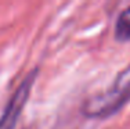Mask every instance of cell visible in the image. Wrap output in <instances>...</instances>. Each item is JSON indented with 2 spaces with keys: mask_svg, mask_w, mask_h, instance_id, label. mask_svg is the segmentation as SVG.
I'll use <instances>...</instances> for the list:
<instances>
[{
  "mask_svg": "<svg viewBox=\"0 0 130 129\" xmlns=\"http://www.w3.org/2000/svg\"><path fill=\"white\" fill-rule=\"evenodd\" d=\"M129 101L130 65L116 76L113 83L108 89L86 99L82 106V112L89 118H108V117L116 114Z\"/></svg>",
  "mask_w": 130,
  "mask_h": 129,
  "instance_id": "1",
  "label": "cell"
},
{
  "mask_svg": "<svg viewBox=\"0 0 130 129\" xmlns=\"http://www.w3.org/2000/svg\"><path fill=\"white\" fill-rule=\"evenodd\" d=\"M36 76H38V69H33L22 79V82L18 85V88L10 96L4 110H3V114L0 117V129H15L18 119L22 114L24 107L26 106L28 99L30 96Z\"/></svg>",
  "mask_w": 130,
  "mask_h": 129,
  "instance_id": "2",
  "label": "cell"
},
{
  "mask_svg": "<svg viewBox=\"0 0 130 129\" xmlns=\"http://www.w3.org/2000/svg\"><path fill=\"white\" fill-rule=\"evenodd\" d=\"M115 39L118 42L130 40V7L119 14L115 24Z\"/></svg>",
  "mask_w": 130,
  "mask_h": 129,
  "instance_id": "3",
  "label": "cell"
}]
</instances>
